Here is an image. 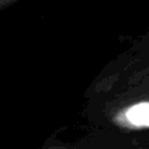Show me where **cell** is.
Segmentation results:
<instances>
[{
  "mask_svg": "<svg viewBox=\"0 0 149 149\" xmlns=\"http://www.w3.org/2000/svg\"><path fill=\"white\" fill-rule=\"evenodd\" d=\"M120 118L131 127H149V101H141L128 106L126 110L122 111Z\"/></svg>",
  "mask_w": 149,
  "mask_h": 149,
  "instance_id": "cell-1",
  "label": "cell"
},
{
  "mask_svg": "<svg viewBox=\"0 0 149 149\" xmlns=\"http://www.w3.org/2000/svg\"><path fill=\"white\" fill-rule=\"evenodd\" d=\"M18 1H20V0H0V12L9 7H12L13 4H16V3H18Z\"/></svg>",
  "mask_w": 149,
  "mask_h": 149,
  "instance_id": "cell-2",
  "label": "cell"
}]
</instances>
